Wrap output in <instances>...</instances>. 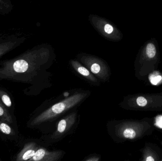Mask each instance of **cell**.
I'll return each instance as SVG.
<instances>
[{
	"label": "cell",
	"instance_id": "14",
	"mask_svg": "<svg viewBox=\"0 0 162 161\" xmlns=\"http://www.w3.org/2000/svg\"><path fill=\"white\" fill-rule=\"evenodd\" d=\"M156 123L158 127L162 128V116H159L156 117Z\"/></svg>",
	"mask_w": 162,
	"mask_h": 161
},
{
	"label": "cell",
	"instance_id": "6",
	"mask_svg": "<svg viewBox=\"0 0 162 161\" xmlns=\"http://www.w3.org/2000/svg\"><path fill=\"white\" fill-rule=\"evenodd\" d=\"M0 137L16 142H20V135L18 129H16L10 124L0 119Z\"/></svg>",
	"mask_w": 162,
	"mask_h": 161
},
{
	"label": "cell",
	"instance_id": "16",
	"mask_svg": "<svg viewBox=\"0 0 162 161\" xmlns=\"http://www.w3.org/2000/svg\"><path fill=\"white\" fill-rule=\"evenodd\" d=\"M146 161H155V159L152 156H148V157H147V158H146Z\"/></svg>",
	"mask_w": 162,
	"mask_h": 161
},
{
	"label": "cell",
	"instance_id": "8",
	"mask_svg": "<svg viewBox=\"0 0 162 161\" xmlns=\"http://www.w3.org/2000/svg\"><path fill=\"white\" fill-rule=\"evenodd\" d=\"M0 101L6 108L12 116L15 117L13 100L11 94L4 88L0 86Z\"/></svg>",
	"mask_w": 162,
	"mask_h": 161
},
{
	"label": "cell",
	"instance_id": "9",
	"mask_svg": "<svg viewBox=\"0 0 162 161\" xmlns=\"http://www.w3.org/2000/svg\"><path fill=\"white\" fill-rule=\"evenodd\" d=\"M0 119L10 124L11 126L16 129L18 128L17 124L16 117L12 116L9 111L5 107L4 105L0 101Z\"/></svg>",
	"mask_w": 162,
	"mask_h": 161
},
{
	"label": "cell",
	"instance_id": "11",
	"mask_svg": "<svg viewBox=\"0 0 162 161\" xmlns=\"http://www.w3.org/2000/svg\"><path fill=\"white\" fill-rule=\"evenodd\" d=\"M149 80L152 84L157 85L162 81V77L159 74L156 73V72L152 73L149 76Z\"/></svg>",
	"mask_w": 162,
	"mask_h": 161
},
{
	"label": "cell",
	"instance_id": "12",
	"mask_svg": "<svg viewBox=\"0 0 162 161\" xmlns=\"http://www.w3.org/2000/svg\"><path fill=\"white\" fill-rule=\"evenodd\" d=\"M136 101L137 105L141 107H144L147 105V100L143 96H139L137 99Z\"/></svg>",
	"mask_w": 162,
	"mask_h": 161
},
{
	"label": "cell",
	"instance_id": "3",
	"mask_svg": "<svg viewBox=\"0 0 162 161\" xmlns=\"http://www.w3.org/2000/svg\"><path fill=\"white\" fill-rule=\"evenodd\" d=\"M82 61L93 75L102 81L109 80V69L104 62L93 57H83Z\"/></svg>",
	"mask_w": 162,
	"mask_h": 161
},
{
	"label": "cell",
	"instance_id": "15",
	"mask_svg": "<svg viewBox=\"0 0 162 161\" xmlns=\"http://www.w3.org/2000/svg\"><path fill=\"white\" fill-rule=\"evenodd\" d=\"M100 159V158L97 156H93L92 157H90L89 158H87L85 160L86 161H99Z\"/></svg>",
	"mask_w": 162,
	"mask_h": 161
},
{
	"label": "cell",
	"instance_id": "13",
	"mask_svg": "<svg viewBox=\"0 0 162 161\" xmlns=\"http://www.w3.org/2000/svg\"><path fill=\"white\" fill-rule=\"evenodd\" d=\"M104 30L106 34H111L114 31V28L110 24H106L104 26Z\"/></svg>",
	"mask_w": 162,
	"mask_h": 161
},
{
	"label": "cell",
	"instance_id": "5",
	"mask_svg": "<svg viewBox=\"0 0 162 161\" xmlns=\"http://www.w3.org/2000/svg\"><path fill=\"white\" fill-rule=\"evenodd\" d=\"M39 147L35 141H27L24 143L22 148L15 156L14 161H29L35 155Z\"/></svg>",
	"mask_w": 162,
	"mask_h": 161
},
{
	"label": "cell",
	"instance_id": "1",
	"mask_svg": "<svg viewBox=\"0 0 162 161\" xmlns=\"http://www.w3.org/2000/svg\"><path fill=\"white\" fill-rule=\"evenodd\" d=\"M89 93H76L48 108L40 114L33 116L29 120L27 127L36 128L53 120L79 105L88 96Z\"/></svg>",
	"mask_w": 162,
	"mask_h": 161
},
{
	"label": "cell",
	"instance_id": "4",
	"mask_svg": "<svg viewBox=\"0 0 162 161\" xmlns=\"http://www.w3.org/2000/svg\"><path fill=\"white\" fill-rule=\"evenodd\" d=\"M65 154L61 150L49 151L40 146L35 155L29 161H58L63 158Z\"/></svg>",
	"mask_w": 162,
	"mask_h": 161
},
{
	"label": "cell",
	"instance_id": "7",
	"mask_svg": "<svg viewBox=\"0 0 162 161\" xmlns=\"http://www.w3.org/2000/svg\"><path fill=\"white\" fill-rule=\"evenodd\" d=\"M72 66L79 74L82 76L86 80L95 85H99L98 80L93 74L87 68L83 66L79 62L72 61L71 62Z\"/></svg>",
	"mask_w": 162,
	"mask_h": 161
},
{
	"label": "cell",
	"instance_id": "2",
	"mask_svg": "<svg viewBox=\"0 0 162 161\" xmlns=\"http://www.w3.org/2000/svg\"><path fill=\"white\" fill-rule=\"evenodd\" d=\"M76 112H71L63 117L58 123L55 131L48 137V142L55 143L70 133L76 127L77 121V115Z\"/></svg>",
	"mask_w": 162,
	"mask_h": 161
},
{
	"label": "cell",
	"instance_id": "10",
	"mask_svg": "<svg viewBox=\"0 0 162 161\" xmlns=\"http://www.w3.org/2000/svg\"><path fill=\"white\" fill-rule=\"evenodd\" d=\"M146 55L150 59L155 57L156 53V46L152 43L147 44L146 47Z\"/></svg>",
	"mask_w": 162,
	"mask_h": 161
}]
</instances>
